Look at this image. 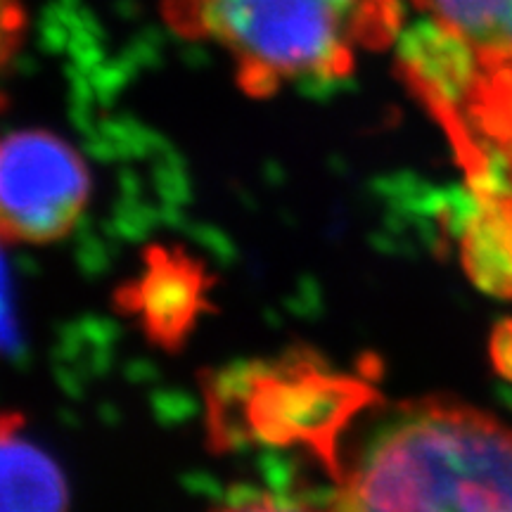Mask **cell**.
Masks as SVG:
<instances>
[{
	"mask_svg": "<svg viewBox=\"0 0 512 512\" xmlns=\"http://www.w3.org/2000/svg\"><path fill=\"white\" fill-rule=\"evenodd\" d=\"M332 479L330 512H512V430L458 403H401Z\"/></svg>",
	"mask_w": 512,
	"mask_h": 512,
	"instance_id": "cell-1",
	"label": "cell"
},
{
	"mask_svg": "<svg viewBox=\"0 0 512 512\" xmlns=\"http://www.w3.org/2000/svg\"><path fill=\"white\" fill-rule=\"evenodd\" d=\"M162 12L178 36L221 48L254 98L344 79L399 38L403 15L401 0H162Z\"/></svg>",
	"mask_w": 512,
	"mask_h": 512,
	"instance_id": "cell-2",
	"label": "cell"
},
{
	"mask_svg": "<svg viewBox=\"0 0 512 512\" xmlns=\"http://www.w3.org/2000/svg\"><path fill=\"white\" fill-rule=\"evenodd\" d=\"M373 401V387L363 377L299 351L233 368L211 384V434L226 446L254 441L304 448L335 477L344 437Z\"/></svg>",
	"mask_w": 512,
	"mask_h": 512,
	"instance_id": "cell-3",
	"label": "cell"
},
{
	"mask_svg": "<svg viewBox=\"0 0 512 512\" xmlns=\"http://www.w3.org/2000/svg\"><path fill=\"white\" fill-rule=\"evenodd\" d=\"M415 93L456 147L472 197H512V55L463 46Z\"/></svg>",
	"mask_w": 512,
	"mask_h": 512,
	"instance_id": "cell-4",
	"label": "cell"
},
{
	"mask_svg": "<svg viewBox=\"0 0 512 512\" xmlns=\"http://www.w3.org/2000/svg\"><path fill=\"white\" fill-rule=\"evenodd\" d=\"M88 197L91 174L62 138L17 131L0 140V240H62L81 219Z\"/></svg>",
	"mask_w": 512,
	"mask_h": 512,
	"instance_id": "cell-5",
	"label": "cell"
},
{
	"mask_svg": "<svg viewBox=\"0 0 512 512\" xmlns=\"http://www.w3.org/2000/svg\"><path fill=\"white\" fill-rule=\"evenodd\" d=\"M207 275L188 256L155 249L140 278L128 290L133 316L155 342H183L197 313L207 304Z\"/></svg>",
	"mask_w": 512,
	"mask_h": 512,
	"instance_id": "cell-6",
	"label": "cell"
},
{
	"mask_svg": "<svg viewBox=\"0 0 512 512\" xmlns=\"http://www.w3.org/2000/svg\"><path fill=\"white\" fill-rule=\"evenodd\" d=\"M0 512H69L60 467L17 413L0 415Z\"/></svg>",
	"mask_w": 512,
	"mask_h": 512,
	"instance_id": "cell-7",
	"label": "cell"
},
{
	"mask_svg": "<svg viewBox=\"0 0 512 512\" xmlns=\"http://www.w3.org/2000/svg\"><path fill=\"white\" fill-rule=\"evenodd\" d=\"M418 8L470 50L512 55V0H413Z\"/></svg>",
	"mask_w": 512,
	"mask_h": 512,
	"instance_id": "cell-8",
	"label": "cell"
},
{
	"mask_svg": "<svg viewBox=\"0 0 512 512\" xmlns=\"http://www.w3.org/2000/svg\"><path fill=\"white\" fill-rule=\"evenodd\" d=\"M24 27H27V15L22 0H0V76L22 46Z\"/></svg>",
	"mask_w": 512,
	"mask_h": 512,
	"instance_id": "cell-9",
	"label": "cell"
},
{
	"mask_svg": "<svg viewBox=\"0 0 512 512\" xmlns=\"http://www.w3.org/2000/svg\"><path fill=\"white\" fill-rule=\"evenodd\" d=\"M214 512H320L306 505L280 501V498L268 494H252V496H238L230 503H223L221 508ZM330 512V510H328Z\"/></svg>",
	"mask_w": 512,
	"mask_h": 512,
	"instance_id": "cell-10",
	"label": "cell"
},
{
	"mask_svg": "<svg viewBox=\"0 0 512 512\" xmlns=\"http://www.w3.org/2000/svg\"><path fill=\"white\" fill-rule=\"evenodd\" d=\"M17 347V323L12 316L10 299V280L8 268H5L3 254H0V354H8Z\"/></svg>",
	"mask_w": 512,
	"mask_h": 512,
	"instance_id": "cell-11",
	"label": "cell"
},
{
	"mask_svg": "<svg viewBox=\"0 0 512 512\" xmlns=\"http://www.w3.org/2000/svg\"><path fill=\"white\" fill-rule=\"evenodd\" d=\"M491 351H494L496 368L512 380V320L503 323L501 328L494 332V344H491Z\"/></svg>",
	"mask_w": 512,
	"mask_h": 512,
	"instance_id": "cell-12",
	"label": "cell"
}]
</instances>
